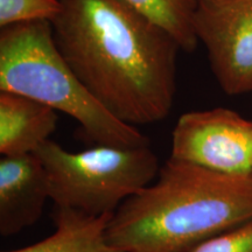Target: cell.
I'll list each match as a JSON object with an SVG mask.
<instances>
[{"label": "cell", "mask_w": 252, "mask_h": 252, "mask_svg": "<svg viewBox=\"0 0 252 252\" xmlns=\"http://www.w3.org/2000/svg\"><path fill=\"white\" fill-rule=\"evenodd\" d=\"M60 1L53 36L89 93L128 125L165 119L176 93L178 41L123 0Z\"/></svg>", "instance_id": "obj_1"}, {"label": "cell", "mask_w": 252, "mask_h": 252, "mask_svg": "<svg viewBox=\"0 0 252 252\" xmlns=\"http://www.w3.org/2000/svg\"><path fill=\"white\" fill-rule=\"evenodd\" d=\"M252 220V175L217 173L169 158L154 184L125 201L106 236L125 252H188Z\"/></svg>", "instance_id": "obj_2"}, {"label": "cell", "mask_w": 252, "mask_h": 252, "mask_svg": "<svg viewBox=\"0 0 252 252\" xmlns=\"http://www.w3.org/2000/svg\"><path fill=\"white\" fill-rule=\"evenodd\" d=\"M0 91L23 94L70 116L96 145L150 146L135 126L116 118L82 84L60 53L50 21L1 28Z\"/></svg>", "instance_id": "obj_3"}, {"label": "cell", "mask_w": 252, "mask_h": 252, "mask_svg": "<svg viewBox=\"0 0 252 252\" xmlns=\"http://www.w3.org/2000/svg\"><path fill=\"white\" fill-rule=\"evenodd\" d=\"M35 154L45 167L49 198L55 206L91 216L113 215L160 171L150 146L96 145L74 153L49 139Z\"/></svg>", "instance_id": "obj_4"}, {"label": "cell", "mask_w": 252, "mask_h": 252, "mask_svg": "<svg viewBox=\"0 0 252 252\" xmlns=\"http://www.w3.org/2000/svg\"><path fill=\"white\" fill-rule=\"evenodd\" d=\"M171 158L223 174L252 175V122L224 108L184 113L173 130Z\"/></svg>", "instance_id": "obj_5"}, {"label": "cell", "mask_w": 252, "mask_h": 252, "mask_svg": "<svg viewBox=\"0 0 252 252\" xmlns=\"http://www.w3.org/2000/svg\"><path fill=\"white\" fill-rule=\"evenodd\" d=\"M195 32L225 94L252 91V0H197Z\"/></svg>", "instance_id": "obj_6"}, {"label": "cell", "mask_w": 252, "mask_h": 252, "mask_svg": "<svg viewBox=\"0 0 252 252\" xmlns=\"http://www.w3.org/2000/svg\"><path fill=\"white\" fill-rule=\"evenodd\" d=\"M49 198L47 174L35 153L0 159V234L13 236L39 220Z\"/></svg>", "instance_id": "obj_7"}, {"label": "cell", "mask_w": 252, "mask_h": 252, "mask_svg": "<svg viewBox=\"0 0 252 252\" xmlns=\"http://www.w3.org/2000/svg\"><path fill=\"white\" fill-rule=\"evenodd\" d=\"M58 124V113L46 104L23 94L0 91V153H35L49 140Z\"/></svg>", "instance_id": "obj_8"}, {"label": "cell", "mask_w": 252, "mask_h": 252, "mask_svg": "<svg viewBox=\"0 0 252 252\" xmlns=\"http://www.w3.org/2000/svg\"><path fill=\"white\" fill-rule=\"evenodd\" d=\"M111 217L110 214L91 216L56 207L54 234L30 247L6 252H125L108 241Z\"/></svg>", "instance_id": "obj_9"}, {"label": "cell", "mask_w": 252, "mask_h": 252, "mask_svg": "<svg viewBox=\"0 0 252 252\" xmlns=\"http://www.w3.org/2000/svg\"><path fill=\"white\" fill-rule=\"evenodd\" d=\"M168 32L181 49L193 52L198 39L195 32L197 0H123Z\"/></svg>", "instance_id": "obj_10"}, {"label": "cell", "mask_w": 252, "mask_h": 252, "mask_svg": "<svg viewBox=\"0 0 252 252\" xmlns=\"http://www.w3.org/2000/svg\"><path fill=\"white\" fill-rule=\"evenodd\" d=\"M61 11L60 0H0V26L53 21Z\"/></svg>", "instance_id": "obj_11"}, {"label": "cell", "mask_w": 252, "mask_h": 252, "mask_svg": "<svg viewBox=\"0 0 252 252\" xmlns=\"http://www.w3.org/2000/svg\"><path fill=\"white\" fill-rule=\"evenodd\" d=\"M188 252H252V220L207 239Z\"/></svg>", "instance_id": "obj_12"}, {"label": "cell", "mask_w": 252, "mask_h": 252, "mask_svg": "<svg viewBox=\"0 0 252 252\" xmlns=\"http://www.w3.org/2000/svg\"><path fill=\"white\" fill-rule=\"evenodd\" d=\"M251 93H252V91H251Z\"/></svg>", "instance_id": "obj_13"}]
</instances>
